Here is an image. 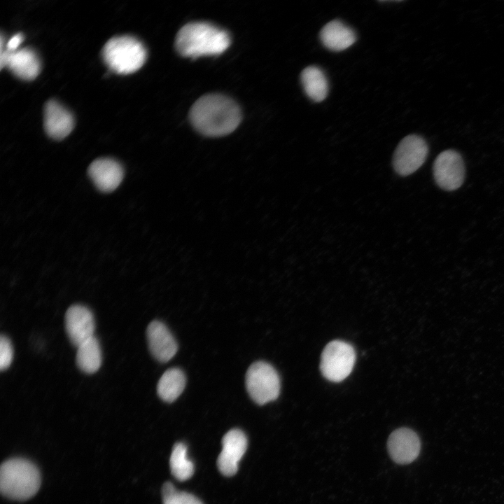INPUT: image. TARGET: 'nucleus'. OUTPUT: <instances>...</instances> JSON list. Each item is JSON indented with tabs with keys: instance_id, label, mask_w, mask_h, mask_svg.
Returning <instances> with one entry per match:
<instances>
[{
	"instance_id": "nucleus-20",
	"label": "nucleus",
	"mask_w": 504,
	"mask_h": 504,
	"mask_svg": "<svg viewBox=\"0 0 504 504\" xmlns=\"http://www.w3.org/2000/svg\"><path fill=\"white\" fill-rule=\"evenodd\" d=\"M169 465L172 475L179 481L190 479L194 473V465L187 457V447L182 442L176 443L170 456Z\"/></svg>"
},
{
	"instance_id": "nucleus-18",
	"label": "nucleus",
	"mask_w": 504,
	"mask_h": 504,
	"mask_svg": "<svg viewBox=\"0 0 504 504\" xmlns=\"http://www.w3.org/2000/svg\"><path fill=\"white\" fill-rule=\"evenodd\" d=\"M185 386L186 376L183 372L179 368H170L159 379L157 392L163 401L172 402L182 393Z\"/></svg>"
},
{
	"instance_id": "nucleus-23",
	"label": "nucleus",
	"mask_w": 504,
	"mask_h": 504,
	"mask_svg": "<svg viewBox=\"0 0 504 504\" xmlns=\"http://www.w3.org/2000/svg\"><path fill=\"white\" fill-rule=\"evenodd\" d=\"M24 36L21 33L13 35L6 43L5 48L10 52L17 50L23 41Z\"/></svg>"
},
{
	"instance_id": "nucleus-9",
	"label": "nucleus",
	"mask_w": 504,
	"mask_h": 504,
	"mask_svg": "<svg viewBox=\"0 0 504 504\" xmlns=\"http://www.w3.org/2000/svg\"><path fill=\"white\" fill-rule=\"evenodd\" d=\"M247 448V438L244 432L234 428L229 430L222 439V451L217 465L225 476H232L237 472L238 464Z\"/></svg>"
},
{
	"instance_id": "nucleus-6",
	"label": "nucleus",
	"mask_w": 504,
	"mask_h": 504,
	"mask_svg": "<svg viewBox=\"0 0 504 504\" xmlns=\"http://www.w3.org/2000/svg\"><path fill=\"white\" fill-rule=\"evenodd\" d=\"M355 360V350L351 344L334 340L329 342L322 352L320 369L326 379L339 382L350 374Z\"/></svg>"
},
{
	"instance_id": "nucleus-2",
	"label": "nucleus",
	"mask_w": 504,
	"mask_h": 504,
	"mask_svg": "<svg viewBox=\"0 0 504 504\" xmlns=\"http://www.w3.org/2000/svg\"><path fill=\"white\" fill-rule=\"evenodd\" d=\"M230 44L227 31L204 22L185 24L178 31L175 40L178 53L190 58L221 54Z\"/></svg>"
},
{
	"instance_id": "nucleus-17",
	"label": "nucleus",
	"mask_w": 504,
	"mask_h": 504,
	"mask_svg": "<svg viewBox=\"0 0 504 504\" xmlns=\"http://www.w3.org/2000/svg\"><path fill=\"white\" fill-rule=\"evenodd\" d=\"M300 79L306 94L312 100L319 102L326 99L328 92V82L319 67H306L301 73Z\"/></svg>"
},
{
	"instance_id": "nucleus-11",
	"label": "nucleus",
	"mask_w": 504,
	"mask_h": 504,
	"mask_svg": "<svg viewBox=\"0 0 504 504\" xmlns=\"http://www.w3.org/2000/svg\"><path fill=\"white\" fill-rule=\"evenodd\" d=\"M387 448L391 459L398 464H408L414 461L421 450L418 435L408 428H400L391 433Z\"/></svg>"
},
{
	"instance_id": "nucleus-1",
	"label": "nucleus",
	"mask_w": 504,
	"mask_h": 504,
	"mask_svg": "<svg viewBox=\"0 0 504 504\" xmlns=\"http://www.w3.org/2000/svg\"><path fill=\"white\" fill-rule=\"evenodd\" d=\"M190 119L200 133L218 137L232 132L239 125L241 115L239 106L232 99L219 94H209L193 104Z\"/></svg>"
},
{
	"instance_id": "nucleus-13",
	"label": "nucleus",
	"mask_w": 504,
	"mask_h": 504,
	"mask_svg": "<svg viewBox=\"0 0 504 504\" xmlns=\"http://www.w3.org/2000/svg\"><path fill=\"white\" fill-rule=\"evenodd\" d=\"M88 172L94 186L104 192L115 190L124 177L122 165L116 160L108 158L94 160L89 166Z\"/></svg>"
},
{
	"instance_id": "nucleus-14",
	"label": "nucleus",
	"mask_w": 504,
	"mask_h": 504,
	"mask_svg": "<svg viewBox=\"0 0 504 504\" xmlns=\"http://www.w3.org/2000/svg\"><path fill=\"white\" fill-rule=\"evenodd\" d=\"M150 351L161 363L171 360L176 354L178 344L167 327L161 321H153L146 330Z\"/></svg>"
},
{
	"instance_id": "nucleus-21",
	"label": "nucleus",
	"mask_w": 504,
	"mask_h": 504,
	"mask_svg": "<svg viewBox=\"0 0 504 504\" xmlns=\"http://www.w3.org/2000/svg\"><path fill=\"white\" fill-rule=\"evenodd\" d=\"M163 504H203L191 493L180 491L171 482H165L162 486Z\"/></svg>"
},
{
	"instance_id": "nucleus-4",
	"label": "nucleus",
	"mask_w": 504,
	"mask_h": 504,
	"mask_svg": "<svg viewBox=\"0 0 504 504\" xmlns=\"http://www.w3.org/2000/svg\"><path fill=\"white\" fill-rule=\"evenodd\" d=\"M146 50L137 38L128 35L110 38L102 49V57L113 71L130 74L140 69L146 59Z\"/></svg>"
},
{
	"instance_id": "nucleus-8",
	"label": "nucleus",
	"mask_w": 504,
	"mask_h": 504,
	"mask_svg": "<svg viewBox=\"0 0 504 504\" xmlns=\"http://www.w3.org/2000/svg\"><path fill=\"white\" fill-rule=\"evenodd\" d=\"M433 174L438 185L447 190L458 188L464 179V164L461 155L453 150L442 151L436 158Z\"/></svg>"
},
{
	"instance_id": "nucleus-19",
	"label": "nucleus",
	"mask_w": 504,
	"mask_h": 504,
	"mask_svg": "<svg viewBox=\"0 0 504 504\" xmlns=\"http://www.w3.org/2000/svg\"><path fill=\"white\" fill-rule=\"evenodd\" d=\"M76 363L83 372H97L102 363V351L98 340L93 336L78 346Z\"/></svg>"
},
{
	"instance_id": "nucleus-12",
	"label": "nucleus",
	"mask_w": 504,
	"mask_h": 504,
	"mask_svg": "<svg viewBox=\"0 0 504 504\" xmlns=\"http://www.w3.org/2000/svg\"><path fill=\"white\" fill-rule=\"evenodd\" d=\"M65 328L71 342L78 347L94 336V321L92 312L80 304L71 306L65 314Z\"/></svg>"
},
{
	"instance_id": "nucleus-7",
	"label": "nucleus",
	"mask_w": 504,
	"mask_h": 504,
	"mask_svg": "<svg viewBox=\"0 0 504 504\" xmlns=\"http://www.w3.org/2000/svg\"><path fill=\"white\" fill-rule=\"evenodd\" d=\"M428 153L426 141L420 136H405L398 145L393 158V166L400 176H407L416 171L425 162Z\"/></svg>"
},
{
	"instance_id": "nucleus-16",
	"label": "nucleus",
	"mask_w": 504,
	"mask_h": 504,
	"mask_svg": "<svg viewBox=\"0 0 504 504\" xmlns=\"http://www.w3.org/2000/svg\"><path fill=\"white\" fill-rule=\"evenodd\" d=\"M320 39L326 48L332 51H341L353 45L356 36L349 27L338 20H334L321 29Z\"/></svg>"
},
{
	"instance_id": "nucleus-22",
	"label": "nucleus",
	"mask_w": 504,
	"mask_h": 504,
	"mask_svg": "<svg viewBox=\"0 0 504 504\" xmlns=\"http://www.w3.org/2000/svg\"><path fill=\"white\" fill-rule=\"evenodd\" d=\"M13 351L10 340L5 335L0 337V369L6 370L11 364Z\"/></svg>"
},
{
	"instance_id": "nucleus-15",
	"label": "nucleus",
	"mask_w": 504,
	"mask_h": 504,
	"mask_svg": "<svg viewBox=\"0 0 504 504\" xmlns=\"http://www.w3.org/2000/svg\"><path fill=\"white\" fill-rule=\"evenodd\" d=\"M44 127L50 137L62 139L73 130V116L59 102L49 100L44 108Z\"/></svg>"
},
{
	"instance_id": "nucleus-5",
	"label": "nucleus",
	"mask_w": 504,
	"mask_h": 504,
	"mask_svg": "<svg viewBox=\"0 0 504 504\" xmlns=\"http://www.w3.org/2000/svg\"><path fill=\"white\" fill-rule=\"evenodd\" d=\"M280 379L276 370L264 361L253 363L246 374V388L251 398L262 405L276 400L280 393Z\"/></svg>"
},
{
	"instance_id": "nucleus-10",
	"label": "nucleus",
	"mask_w": 504,
	"mask_h": 504,
	"mask_svg": "<svg viewBox=\"0 0 504 504\" xmlns=\"http://www.w3.org/2000/svg\"><path fill=\"white\" fill-rule=\"evenodd\" d=\"M1 68L7 66L15 76L24 80H31L40 71V61L36 52L29 48L10 52L4 48L1 40Z\"/></svg>"
},
{
	"instance_id": "nucleus-3",
	"label": "nucleus",
	"mask_w": 504,
	"mask_h": 504,
	"mask_svg": "<svg viewBox=\"0 0 504 504\" xmlns=\"http://www.w3.org/2000/svg\"><path fill=\"white\" fill-rule=\"evenodd\" d=\"M40 486V472L31 461L12 458L1 464L0 490L4 496L15 500H26L37 493Z\"/></svg>"
}]
</instances>
